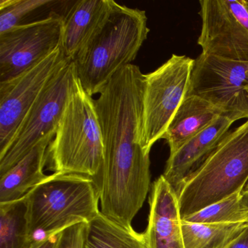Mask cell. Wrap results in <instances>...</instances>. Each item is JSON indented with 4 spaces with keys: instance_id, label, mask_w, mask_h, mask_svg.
<instances>
[{
    "instance_id": "11",
    "label": "cell",
    "mask_w": 248,
    "mask_h": 248,
    "mask_svg": "<svg viewBox=\"0 0 248 248\" xmlns=\"http://www.w3.org/2000/svg\"><path fill=\"white\" fill-rule=\"evenodd\" d=\"M151 189L146 248H185L176 193L162 175Z\"/></svg>"
},
{
    "instance_id": "7",
    "label": "cell",
    "mask_w": 248,
    "mask_h": 248,
    "mask_svg": "<svg viewBox=\"0 0 248 248\" xmlns=\"http://www.w3.org/2000/svg\"><path fill=\"white\" fill-rule=\"evenodd\" d=\"M78 76L76 64L70 61L49 82L20 126L8 152L0 159V177L42 139L56 136L66 100Z\"/></svg>"
},
{
    "instance_id": "17",
    "label": "cell",
    "mask_w": 248,
    "mask_h": 248,
    "mask_svg": "<svg viewBox=\"0 0 248 248\" xmlns=\"http://www.w3.org/2000/svg\"><path fill=\"white\" fill-rule=\"evenodd\" d=\"M247 223H198L181 220L185 248H226Z\"/></svg>"
},
{
    "instance_id": "5",
    "label": "cell",
    "mask_w": 248,
    "mask_h": 248,
    "mask_svg": "<svg viewBox=\"0 0 248 248\" xmlns=\"http://www.w3.org/2000/svg\"><path fill=\"white\" fill-rule=\"evenodd\" d=\"M194 60L172 55L158 69L144 75L141 145L150 152L162 139L189 89Z\"/></svg>"
},
{
    "instance_id": "9",
    "label": "cell",
    "mask_w": 248,
    "mask_h": 248,
    "mask_svg": "<svg viewBox=\"0 0 248 248\" xmlns=\"http://www.w3.org/2000/svg\"><path fill=\"white\" fill-rule=\"evenodd\" d=\"M202 53L248 62V0H200Z\"/></svg>"
},
{
    "instance_id": "24",
    "label": "cell",
    "mask_w": 248,
    "mask_h": 248,
    "mask_svg": "<svg viewBox=\"0 0 248 248\" xmlns=\"http://www.w3.org/2000/svg\"><path fill=\"white\" fill-rule=\"evenodd\" d=\"M242 201H243L244 204L248 207V189H245L244 188L242 191Z\"/></svg>"
},
{
    "instance_id": "13",
    "label": "cell",
    "mask_w": 248,
    "mask_h": 248,
    "mask_svg": "<svg viewBox=\"0 0 248 248\" xmlns=\"http://www.w3.org/2000/svg\"><path fill=\"white\" fill-rule=\"evenodd\" d=\"M113 0H79L63 16L62 47L71 61L89 44L107 22L113 8Z\"/></svg>"
},
{
    "instance_id": "1",
    "label": "cell",
    "mask_w": 248,
    "mask_h": 248,
    "mask_svg": "<svg viewBox=\"0 0 248 248\" xmlns=\"http://www.w3.org/2000/svg\"><path fill=\"white\" fill-rule=\"evenodd\" d=\"M149 33L144 11L114 2L104 27L74 61L85 91L91 96L99 94L115 74L136 59Z\"/></svg>"
},
{
    "instance_id": "20",
    "label": "cell",
    "mask_w": 248,
    "mask_h": 248,
    "mask_svg": "<svg viewBox=\"0 0 248 248\" xmlns=\"http://www.w3.org/2000/svg\"><path fill=\"white\" fill-rule=\"evenodd\" d=\"M54 0H0V34L21 25L25 17Z\"/></svg>"
},
{
    "instance_id": "14",
    "label": "cell",
    "mask_w": 248,
    "mask_h": 248,
    "mask_svg": "<svg viewBox=\"0 0 248 248\" xmlns=\"http://www.w3.org/2000/svg\"><path fill=\"white\" fill-rule=\"evenodd\" d=\"M55 136H46L0 177V204L24 198L33 188L48 178L43 169L48 160V147Z\"/></svg>"
},
{
    "instance_id": "16",
    "label": "cell",
    "mask_w": 248,
    "mask_h": 248,
    "mask_svg": "<svg viewBox=\"0 0 248 248\" xmlns=\"http://www.w3.org/2000/svg\"><path fill=\"white\" fill-rule=\"evenodd\" d=\"M85 248H146L144 235L102 214L88 223Z\"/></svg>"
},
{
    "instance_id": "21",
    "label": "cell",
    "mask_w": 248,
    "mask_h": 248,
    "mask_svg": "<svg viewBox=\"0 0 248 248\" xmlns=\"http://www.w3.org/2000/svg\"><path fill=\"white\" fill-rule=\"evenodd\" d=\"M88 224L82 222L62 231L58 248H85Z\"/></svg>"
},
{
    "instance_id": "15",
    "label": "cell",
    "mask_w": 248,
    "mask_h": 248,
    "mask_svg": "<svg viewBox=\"0 0 248 248\" xmlns=\"http://www.w3.org/2000/svg\"><path fill=\"white\" fill-rule=\"evenodd\" d=\"M222 115L223 112L208 101L196 95L186 97L162 139L169 146L170 155Z\"/></svg>"
},
{
    "instance_id": "25",
    "label": "cell",
    "mask_w": 248,
    "mask_h": 248,
    "mask_svg": "<svg viewBox=\"0 0 248 248\" xmlns=\"http://www.w3.org/2000/svg\"><path fill=\"white\" fill-rule=\"evenodd\" d=\"M245 188V189H248V184H246V186H245V188Z\"/></svg>"
},
{
    "instance_id": "22",
    "label": "cell",
    "mask_w": 248,
    "mask_h": 248,
    "mask_svg": "<svg viewBox=\"0 0 248 248\" xmlns=\"http://www.w3.org/2000/svg\"><path fill=\"white\" fill-rule=\"evenodd\" d=\"M61 232L37 239L32 248H58Z\"/></svg>"
},
{
    "instance_id": "10",
    "label": "cell",
    "mask_w": 248,
    "mask_h": 248,
    "mask_svg": "<svg viewBox=\"0 0 248 248\" xmlns=\"http://www.w3.org/2000/svg\"><path fill=\"white\" fill-rule=\"evenodd\" d=\"M63 26V16L53 11L0 34V82L15 78L60 47Z\"/></svg>"
},
{
    "instance_id": "4",
    "label": "cell",
    "mask_w": 248,
    "mask_h": 248,
    "mask_svg": "<svg viewBox=\"0 0 248 248\" xmlns=\"http://www.w3.org/2000/svg\"><path fill=\"white\" fill-rule=\"evenodd\" d=\"M25 198L29 231L33 237L38 233L49 236L77 223H89L100 213L98 184L84 175H49Z\"/></svg>"
},
{
    "instance_id": "12",
    "label": "cell",
    "mask_w": 248,
    "mask_h": 248,
    "mask_svg": "<svg viewBox=\"0 0 248 248\" xmlns=\"http://www.w3.org/2000/svg\"><path fill=\"white\" fill-rule=\"evenodd\" d=\"M234 122L227 116H220L175 154L170 155L162 175L176 194L186 180L211 155Z\"/></svg>"
},
{
    "instance_id": "18",
    "label": "cell",
    "mask_w": 248,
    "mask_h": 248,
    "mask_svg": "<svg viewBox=\"0 0 248 248\" xmlns=\"http://www.w3.org/2000/svg\"><path fill=\"white\" fill-rule=\"evenodd\" d=\"M25 197L0 204V248H32L37 239L29 231Z\"/></svg>"
},
{
    "instance_id": "2",
    "label": "cell",
    "mask_w": 248,
    "mask_h": 248,
    "mask_svg": "<svg viewBox=\"0 0 248 248\" xmlns=\"http://www.w3.org/2000/svg\"><path fill=\"white\" fill-rule=\"evenodd\" d=\"M104 155V139L95 99L78 76L48 147L50 169L56 174H75L95 180L101 172Z\"/></svg>"
},
{
    "instance_id": "8",
    "label": "cell",
    "mask_w": 248,
    "mask_h": 248,
    "mask_svg": "<svg viewBox=\"0 0 248 248\" xmlns=\"http://www.w3.org/2000/svg\"><path fill=\"white\" fill-rule=\"evenodd\" d=\"M70 61L60 46L22 73L0 82V159L45 88Z\"/></svg>"
},
{
    "instance_id": "3",
    "label": "cell",
    "mask_w": 248,
    "mask_h": 248,
    "mask_svg": "<svg viewBox=\"0 0 248 248\" xmlns=\"http://www.w3.org/2000/svg\"><path fill=\"white\" fill-rule=\"evenodd\" d=\"M248 182V120L228 132L177 193L181 220L241 192Z\"/></svg>"
},
{
    "instance_id": "6",
    "label": "cell",
    "mask_w": 248,
    "mask_h": 248,
    "mask_svg": "<svg viewBox=\"0 0 248 248\" xmlns=\"http://www.w3.org/2000/svg\"><path fill=\"white\" fill-rule=\"evenodd\" d=\"M188 95L208 101L235 121L248 120V62L202 53L194 60Z\"/></svg>"
},
{
    "instance_id": "23",
    "label": "cell",
    "mask_w": 248,
    "mask_h": 248,
    "mask_svg": "<svg viewBox=\"0 0 248 248\" xmlns=\"http://www.w3.org/2000/svg\"><path fill=\"white\" fill-rule=\"evenodd\" d=\"M226 248H248V225Z\"/></svg>"
},
{
    "instance_id": "19",
    "label": "cell",
    "mask_w": 248,
    "mask_h": 248,
    "mask_svg": "<svg viewBox=\"0 0 248 248\" xmlns=\"http://www.w3.org/2000/svg\"><path fill=\"white\" fill-rule=\"evenodd\" d=\"M182 220L190 223L248 224V207L242 201V191L214 203Z\"/></svg>"
}]
</instances>
